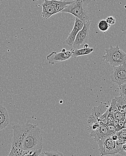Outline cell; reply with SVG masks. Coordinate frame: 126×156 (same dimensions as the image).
I'll use <instances>...</instances> for the list:
<instances>
[{
	"label": "cell",
	"instance_id": "f1b7e54d",
	"mask_svg": "<svg viewBox=\"0 0 126 156\" xmlns=\"http://www.w3.org/2000/svg\"><path fill=\"white\" fill-rule=\"evenodd\" d=\"M118 130H121L123 129L124 128V121L122 120H118Z\"/></svg>",
	"mask_w": 126,
	"mask_h": 156
},
{
	"label": "cell",
	"instance_id": "e0dca14e",
	"mask_svg": "<svg viewBox=\"0 0 126 156\" xmlns=\"http://www.w3.org/2000/svg\"><path fill=\"white\" fill-rule=\"evenodd\" d=\"M108 109L105 112V113L102 115L99 119H97L99 124L100 126H107L108 124V120H107V116H108Z\"/></svg>",
	"mask_w": 126,
	"mask_h": 156
},
{
	"label": "cell",
	"instance_id": "4fadbf2b",
	"mask_svg": "<svg viewBox=\"0 0 126 156\" xmlns=\"http://www.w3.org/2000/svg\"><path fill=\"white\" fill-rule=\"evenodd\" d=\"M70 51L72 52V57L74 58H77L78 56L82 55H86L90 54L93 52L94 51L93 48L89 47H83L80 48V49H76V48H71Z\"/></svg>",
	"mask_w": 126,
	"mask_h": 156
},
{
	"label": "cell",
	"instance_id": "277c9868",
	"mask_svg": "<svg viewBox=\"0 0 126 156\" xmlns=\"http://www.w3.org/2000/svg\"><path fill=\"white\" fill-rule=\"evenodd\" d=\"M102 58L113 67H117L122 64H126V53L120 49L118 45L105 49V54Z\"/></svg>",
	"mask_w": 126,
	"mask_h": 156
},
{
	"label": "cell",
	"instance_id": "4316f807",
	"mask_svg": "<svg viewBox=\"0 0 126 156\" xmlns=\"http://www.w3.org/2000/svg\"><path fill=\"white\" fill-rule=\"evenodd\" d=\"M114 119V112H108V116H107V120H108V123L112 122Z\"/></svg>",
	"mask_w": 126,
	"mask_h": 156
},
{
	"label": "cell",
	"instance_id": "d6a6232c",
	"mask_svg": "<svg viewBox=\"0 0 126 156\" xmlns=\"http://www.w3.org/2000/svg\"><path fill=\"white\" fill-rule=\"evenodd\" d=\"M126 120V119H125Z\"/></svg>",
	"mask_w": 126,
	"mask_h": 156
},
{
	"label": "cell",
	"instance_id": "ffe728a7",
	"mask_svg": "<svg viewBox=\"0 0 126 156\" xmlns=\"http://www.w3.org/2000/svg\"><path fill=\"white\" fill-rule=\"evenodd\" d=\"M63 154L59 152H47V151H43L41 152L40 156H63Z\"/></svg>",
	"mask_w": 126,
	"mask_h": 156
},
{
	"label": "cell",
	"instance_id": "603a6c76",
	"mask_svg": "<svg viewBox=\"0 0 126 156\" xmlns=\"http://www.w3.org/2000/svg\"><path fill=\"white\" fill-rule=\"evenodd\" d=\"M106 127H107L109 134L111 136L116 133V129H115V126L113 125L112 123H108L106 126Z\"/></svg>",
	"mask_w": 126,
	"mask_h": 156
},
{
	"label": "cell",
	"instance_id": "7c38bea8",
	"mask_svg": "<svg viewBox=\"0 0 126 156\" xmlns=\"http://www.w3.org/2000/svg\"><path fill=\"white\" fill-rule=\"evenodd\" d=\"M10 119L8 112L5 107L0 105V130L9 125Z\"/></svg>",
	"mask_w": 126,
	"mask_h": 156
},
{
	"label": "cell",
	"instance_id": "30bf717a",
	"mask_svg": "<svg viewBox=\"0 0 126 156\" xmlns=\"http://www.w3.org/2000/svg\"><path fill=\"white\" fill-rule=\"evenodd\" d=\"M84 23L83 22L77 17H75V24L73 29L71 30V32L70 33L67 39L66 40V43L69 46H72L74 41H75L76 37L79 33L83 28Z\"/></svg>",
	"mask_w": 126,
	"mask_h": 156
},
{
	"label": "cell",
	"instance_id": "8992f818",
	"mask_svg": "<svg viewBox=\"0 0 126 156\" xmlns=\"http://www.w3.org/2000/svg\"><path fill=\"white\" fill-rule=\"evenodd\" d=\"M111 136V135L106 136L97 141L99 150L101 156L117 154L115 142L113 140Z\"/></svg>",
	"mask_w": 126,
	"mask_h": 156
},
{
	"label": "cell",
	"instance_id": "7a4b0ae2",
	"mask_svg": "<svg viewBox=\"0 0 126 156\" xmlns=\"http://www.w3.org/2000/svg\"><path fill=\"white\" fill-rule=\"evenodd\" d=\"M33 124L29 122L22 124H16L13 126V137L9 156L23 155V143L25 136Z\"/></svg>",
	"mask_w": 126,
	"mask_h": 156
},
{
	"label": "cell",
	"instance_id": "5bb4252c",
	"mask_svg": "<svg viewBox=\"0 0 126 156\" xmlns=\"http://www.w3.org/2000/svg\"><path fill=\"white\" fill-rule=\"evenodd\" d=\"M107 106L105 104H101L97 106L94 107L91 111V113L97 119H99L107 110Z\"/></svg>",
	"mask_w": 126,
	"mask_h": 156
},
{
	"label": "cell",
	"instance_id": "2e32d148",
	"mask_svg": "<svg viewBox=\"0 0 126 156\" xmlns=\"http://www.w3.org/2000/svg\"><path fill=\"white\" fill-rule=\"evenodd\" d=\"M111 25L105 20H101L98 23V28L102 32H106L109 30Z\"/></svg>",
	"mask_w": 126,
	"mask_h": 156
},
{
	"label": "cell",
	"instance_id": "ba28073f",
	"mask_svg": "<svg viewBox=\"0 0 126 156\" xmlns=\"http://www.w3.org/2000/svg\"><path fill=\"white\" fill-rule=\"evenodd\" d=\"M72 55L70 50L66 51V49L63 48L60 52L53 51L51 53L47 56L46 59L49 64H54L68 60L72 57Z\"/></svg>",
	"mask_w": 126,
	"mask_h": 156
},
{
	"label": "cell",
	"instance_id": "9a60e30c",
	"mask_svg": "<svg viewBox=\"0 0 126 156\" xmlns=\"http://www.w3.org/2000/svg\"><path fill=\"white\" fill-rule=\"evenodd\" d=\"M115 98L116 100V107L117 110L123 113H126V99L121 96Z\"/></svg>",
	"mask_w": 126,
	"mask_h": 156
},
{
	"label": "cell",
	"instance_id": "6da1fadb",
	"mask_svg": "<svg viewBox=\"0 0 126 156\" xmlns=\"http://www.w3.org/2000/svg\"><path fill=\"white\" fill-rule=\"evenodd\" d=\"M96 0H75L61 12L69 13L81 20L83 23L92 22L95 14Z\"/></svg>",
	"mask_w": 126,
	"mask_h": 156
},
{
	"label": "cell",
	"instance_id": "3957f363",
	"mask_svg": "<svg viewBox=\"0 0 126 156\" xmlns=\"http://www.w3.org/2000/svg\"><path fill=\"white\" fill-rule=\"evenodd\" d=\"M42 136L40 129L36 125H33L24 138L23 151L42 150Z\"/></svg>",
	"mask_w": 126,
	"mask_h": 156
},
{
	"label": "cell",
	"instance_id": "ac0fdd59",
	"mask_svg": "<svg viewBox=\"0 0 126 156\" xmlns=\"http://www.w3.org/2000/svg\"><path fill=\"white\" fill-rule=\"evenodd\" d=\"M126 143V138L123 137H118L116 141L115 142L116 144V147L117 150V153L119 152L121 149V147L124 144Z\"/></svg>",
	"mask_w": 126,
	"mask_h": 156
},
{
	"label": "cell",
	"instance_id": "484cf974",
	"mask_svg": "<svg viewBox=\"0 0 126 156\" xmlns=\"http://www.w3.org/2000/svg\"><path fill=\"white\" fill-rule=\"evenodd\" d=\"M118 137H123L126 139V130L125 129H123L115 133Z\"/></svg>",
	"mask_w": 126,
	"mask_h": 156
},
{
	"label": "cell",
	"instance_id": "1f68e13d",
	"mask_svg": "<svg viewBox=\"0 0 126 156\" xmlns=\"http://www.w3.org/2000/svg\"><path fill=\"white\" fill-rule=\"evenodd\" d=\"M124 115L125 119H126V113H124Z\"/></svg>",
	"mask_w": 126,
	"mask_h": 156
},
{
	"label": "cell",
	"instance_id": "83f0119b",
	"mask_svg": "<svg viewBox=\"0 0 126 156\" xmlns=\"http://www.w3.org/2000/svg\"><path fill=\"white\" fill-rule=\"evenodd\" d=\"M117 154L120 155H126V143L124 144Z\"/></svg>",
	"mask_w": 126,
	"mask_h": 156
},
{
	"label": "cell",
	"instance_id": "52a82bcc",
	"mask_svg": "<svg viewBox=\"0 0 126 156\" xmlns=\"http://www.w3.org/2000/svg\"><path fill=\"white\" fill-rule=\"evenodd\" d=\"M91 22L87 23H84L83 28L79 31L76 37L75 41L73 43V48L76 49H80L83 47L84 44L87 43L90 32V26Z\"/></svg>",
	"mask_w": 126,
	"mask_h": 156
},
{
	"label": "cell",
	"instance_id": "9c48e42d",
	"mask_svg": "<svg viewBox=\"0 0 126 156\" xmlns=\"http://www.w3.org/2000/svg\"><path fill=\"white\" fill-rule=\"evenodd\" d=\"M111 79L118 86L126 83V64L114 67L111 73Z\"/></svg>",
	"mask_w": 126,
	"mask_h": 156
},
{
	"label": "cell",
	"instance_id": "8fae6325",
	"mask_svg": "<svg viewBox=\"0 0 126 156\" xmlns=\"http://www.w3.org/2000/svg\"><path fill=\"white\" fill-rule=\"evenodd\" d=\"M89 132L90 137L94 138V140L97 142L100 139L108 135H111L109 134L106 126H100L95 130H92Z\"/></svg>",
	"mask_w": 126,
	"mask_h": 156
},
{
	"label": "cell",
	"instance_id": "4dcf8cb0",
	"mask_svg": "<svg viewBox=\"0 0 126 156\" xmlns=\"http://www.w3.org/2000/svg\"><path fill=\"white\" fill-rule=\"evenodd\" d=\"M124 128L126 130V120H125L124 121Z\"/></svg>",
	"mask_w": 126,
	"mask_h": 156
},
{
	"label": "cell",
	"instance_id": "cb8c5ba5",
	"mask_svg": "<svg viewBox=\"0 0 126 156\" xmlns=\"http://www.w3.org/2000/svg\"><path fill=\"white\" fill-rule=\"evenodd\" d=\"M117 109V108L116 107V100L115 98H114L112 100L111 106L108 108V111L109 112H114Z\"/></svg>",
	"mask_w": 126,
	"mask_h": 156
},
{
	"label": "cell",
	"instance_id": "7402d4cb",
	"mask_svg": "<svg viewBox=\"0 0 126 156\" xmlns=\"http://www.w3.org/2000/svg\"><path fill=\"white\" fill-rule=\"evenodd\" d=\"M118 86L120 96L126 99V83H123Z\"/></svg>",
	"mask_w": 126,
	"mask_h": 156
},
{
	"label": "cell",
	"instance_id": "44dd1931",
	"mask_svg": "<svg viewBox=\"0 0 126 156\" xmlns=\"http://www.w3.org/2000/svg\"><path fill=\"white\" fill-rule=\"evenodd\" d=\"M114 118L117 119V120H122L123 121L125 120L124 113L119 111L117 109L114 112Z\"/></svg>",
	"mask_w": 126,
	"mask_h": 156
},
{
	"label": "cell",
	"instance_id": "5b68a950",
	"mask_svg": "<svg viewBox=\"0 0 126 156\" xmlns=\"http://www.w3.org/2000/svg\"><path fill=\"white\" fill-rule=\"evenodd\" d=\"M71 1H59V0H45L42 4V11L41 16L47 19L57 13L62 12Z\"/></svg>",
	"mask_w": 126,
	"mask_h": 156
},
{
	"label": "cell",
	"instance_id": "d6986e66",
	"mask_svg": "<svg viewBox=\"0 0 126 156\" xmlns=\"http://www.w3.org/2000/svg\"><path fill=\"white\" fill-rule=\"evenodd\" d=\"M42 150H33L25 151L23 154V156H40Z\"/></svg>",
	"mask_w": 126,
	"mask_h": 156
},
{
	"label": "cell",
	"instance_id": "d4e9b609",
	"mask_svg": "<svg viewBox=\"0 0 126 156\" xmlns=\"http://www.w3.org/2000/svg\"><path fill=\"white\" fill-rule=\"evenodd\" d=\"M106 20L110 25H114L116 23V19L112 16L107 17Z\"/></svg>",
	"mask_w": 126,
	"mask_h": 156
},
{
	"label": "cell",
	"instance_id": "f546056e",
	"mask_svg": "<svg viewBox=\"0 0 126 156\" xmlns=\"http://www.w3.org/2000/svg\"><path fill=\"white\" fill-rule=\"evenodd\" d=\"M111 139H112L114 141L116 142L117 140L118 139V137L116 134H114V135H112L111 136Z\"/></svg>",
	"mask_w": 126,
	"mask_h": 156
}]
</instances>
